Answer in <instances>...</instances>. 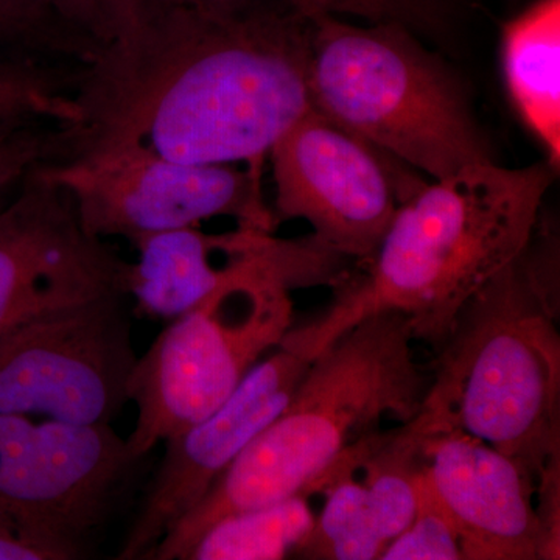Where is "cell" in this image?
<instances>
[{"label": "cell", "instance_id": "obj_1", "mask_svg": "<svg viewBox=\"0 0 560 560\" xmlns=\"http://www.w3.org/2000/svg\"><path fill=\"white\" fill-rule=\"evenodd\" d=\"M311 33L312 18L279 0H175L131 44L84 66L81 121L62 156L143 151L261 172L312 108Z\"/></svg>", "mask_w": 560, "mask_h": 560}, {"label": "cell", "instance_id": "obj_2", "mask_svg": "<svg viewBox=\"0 0 560 560\" xmlns=\"http://www.w3.org/2000/svg\"><path fill=\"white\" fill-rule=\"evenodd\" d=\"M555 179L550 164L469 165L423 183L400 202L364 270L335 287L319 318L291 327L280 348L313 360L360 320L396 312L438 350L467 301L528 246Z\"/></svg>", "mask_w": 560, "mask_h": 560}, {"label": "cell", "instance_id": "obj_3", "mask_svg": "<svg viewBox=\"0 0 560 560\" xmlns=\"http://www.w3.org/2000/svg\"><path fill=\"white\" fill-rule=\"evenodd\" d=\"M410 320L396 312L353 324L320 350L278 418L167 530L147 559L187 560L221 518L323 492L330 470L382 420L418 416L430 377L412 353Z\"/></svg>", "mask_w": 560, "mask_h": 560}, {"label": "cell", "instance_id": "obj_4", "mask_svg": "<svg viewBox=\"0 0 560 560\" xmlns=\"http://www.w3.org/2000/svg\"><path fill=\"white\" fill-rule=\"evenodd\" d=\"M559 245L540 223L525 249L460 308L436 350L420 436L463 431L537 482L560 453Z\"/></svg>", "mask_w": 560, "mask_h": 560}, {"label": "cell", "instance_id": "obj_5", "mask_svg": "<svg viewBox=\"0 0 560 560\" xmlns=\"http://www.w3.org/2000/svg\"><path fill=\"white\" fill-rule=\"evenodd\" d=\"M308 91L313 108L433 180L493 161L458 83L399 22L312 18Z\"/></svg>", "mask_w": 560, "mask_h": 560}, {"label": "cell", "instance_id": "obj_6", "mask_svg": "<svg viewBox=\"0 0 560 560\" xmlns=\"http://www.w3.org/2000/svg\"><path fill=\"white\" fill-rule=\"evenodd\" d=\"M290 293L275 280H242L168 320L128 378L138 412L127 438L132 458L215 411L279 348L293 327Z\"/></svg>", "mask_w": 560, "mask_h": 560}, {"label": "cell", "instance_id": "obj_7", "mask_svg": "<svg viewBox=\"0 0 560 560\" xmlns=\"http://www.w3.org/2000/svg\"><path fill=\"white\" fill-rule=\"evenodd\" d=\"M40 172L69 191L84 230L132 246L160 232L228 217L275 232L261 172L246 165L186 164L143 151H92L43 162Z\"/></svg>", "mask_w": 560, "mask_h": 560}, {"label": "cell", "instance_id": "obj_8", "mask_svg": "<svg viewBox=\"0 0 560 560\" xmlns=\"http://www.w3.org/2000/svg\"><path fill=\"white\" fill-rule=\"evenodd\" d=\"M127 294L36 316L0 337V412L110 423L135 366Z\"/></svg>", "mask_w": 560, "mask_h": 560}, {"label": "cell", "instance_id": "obj_9", "mask_svg": "<svg viewBox=\"0 0 560 560\" xmlns=\"http://www.w3.org/2000/svg\"><path fill=\"white\" fill-rule=\"evenodd\" d=\"M138 463L110 423L0 412V510L66 560L83 558Z\"/></svg>", "mask_w": 560, "mask_h": 560}, {"label": "cell", "instance_id": "obj_10", "mask_svg": "<svg viewBox=\"0 0 560 560\" xmlns=\"http://www.w3.org/2000/svg\"><path fill=\"white\" fill-rule=\"evenodd\" d=\"M276 223L304 220L346 259H370L401 201L423 180L400 161L312 108L268 153Z\"/></svg>", "mask_w": 560, "mask_h": 560}, {"label": "cell", "instance_id": "obj_11", "mask_svg": "<svg viewBox=\"0 0 560 560\" xmlns=\"http://www.w3.org/2000/svg\"><path fill=\"white\" fill-rule=\"evenodd\" d=\"M39 165L0 206V337L36 316L127 294L130 261L84 230L69 191Z\"/></svg>", "mask_w": 560, "mask_h": 560}, {"label": "cell", "instance_id": "obj_12", "mask_svg": "<svg viewBox=\"0 0 560 560\" xmlns=\"http://www.w3.org/2000/svg\"><path fill=\"white\" fill-rule=\"evenodd\" d=\"M127 296L139 318L172 320L231 283L270 279L285 289L334 285L342 259L313 235L279 238L275 232L209 234L198 226L160 232L136 243Z\"/></svg>", "mask_w": 560, "mask_h": 560}, {"label": "cell", "instance_id": "obj_13", "mask_svg": "<svg viewBox=\"0 0 560 560\" xmlns=\"http://www.w3.org/2000/svg\"><path fill=\"white\" fill-rule=\"evenodd\" d=\"M311 360L283 348L253 368L230 399L164 442L165 455L120 560H145L167 530L189 514L228 467L287 407Z\"/></svg>", "mask_w": 560, "mask_h": 560}, {"label": "cell", "instance_id": "obj_14", "mask_svg": "<svg viewBox=\"0 0 560 560\" xmlns=\"http://www.w3.org/2000/svg\"><path fill=\"white\" fill-rule=\"evenodd\" d=\"M420 475L464 560H539L536 481L517 460L463 431H442L420 436Z\"/></svg>", "mask_w": 560, "mask_h": 560}, {"label": "cell", "instance_id": "obj_15", "mask_svg": "<svg viewBox=\"0 0 560 560\" xmlns=\"http://www.w3.org/2000/svg\"><path fill=\"white\" fill-rule=\"evenodd\" d=\"M503 72L512 103L547 151L560 161V0H539L503 31Z\"/></svg>", "mask_w": 560, "mask_h": 560}, {"label": "cell", "instance_id": "obj_16", "mask_svg": "<svg viewBox=\"0 0 560 560\" xmlns=\"http://www.w3.org/2000/svg\"><path fill=\"white\" fill-rule=\"evenodd\" d=\"M308 495L221 518L200 537L187 560H279L296 556L315 526Z\"/></svg>", "mask_w": 560, "mask_h": 560}, {"label": "cell", "instance_id": "obj_17", "mask_svg": "<svg viewBox=\"0 0 560 560\" xmlns=\"http://www.w3.org/2000/svg\"><path fill=\"white\" fill-rule=\"evenodd\" d=\"M83 66L0 65V138L27 128L77 127Z\"/></svg>", "mask_w": 560, "mask_h": 560}, {"label": "cell", "instance_id": "obj_18", "mask_svg": "<svg viewBox=\"0 0 560 560\" xmlns=\"http://www.w3.org/2000/svg\"><path fill=\"white\" fill-rule=\"evenodd\" d=\"M95 58L138 38L175 0H31Z\"/></svg>", "mask_w": 560, "mask_h": 560}, {"label": "cell", "instance_id": "obj_19", "mask_svg": "<svg viewBox=\"0 0 560 560\" xmlns=\"http://www.w3.org/2000/svg\"><path fill=\"white\" fill-rule=\"evenodd\" d=\"M91 54L31 0H0V65L84 66Z\"/></svg>", "mask_w": 560, "mask_h": 560}, {"label": "cell", "instance_id": "obj_20", "mask_svg": "<svg viewBox=\"0 0 560 560\" xmlns=\"http://www.w3.org/2000/svg\"><path fill=\"white\" fill-rule=\"evenodd\" d=\"M381 560H464L458 534L420 474L418 512Z\"/></svg>", "mask_w": 560, "mask_h": 560}, {"label": "cell", "instance_id": "obj_21", "mask_svg": "<svg viewBox=\"0 0 560 560\" xmlns=\"http://www.w3.org/2000/svg\"><path fill=\"white\" fill-rule=\"evenodd\" d=\"M305 16L359 18L370 24L399 22L411 31H430L442 16V0H279Z\"/></svg>", "mask_w": 560, "mask_h": 560}, {"label": "cell", "instance_id": "obj_22", "mask_svg": "<svg viewBox=\"0 0 560 560\" xmlns=\"http://www.w3.org/2000/svg\"><path fill=\"white\" fill-rule=\"evenodd\" d=\"M69 127L27 128L0 138V198L16 189L22 179L43 162L65 153Z\"/></svg>", "mask_w": 560, "mask_h": 560}, {"label": "cell", "instance_id": "obj_23", "mask_svg": "<svg viewBox=\"0 0 560 560\" xmlns=\"http://www.w3.org/2000/svg\"><path fill=\"white\" fill-rule=\"evenodd\" d=\"M539 560L560 558V453L545 464L536 482Z\"/></svg>", "mask_w": 560, "mask_h": 560}, {"label": "cell", "instance_id": "obj_24", "mask_svg": "<svg viewBox=\"0 0 560 560\" xmlns=\"http://www.w3.org/2000/svg\"><path fill=\"white\" fill-rule=\"evenodd\" d=\"M0 560H66V556L0 510Z\"/></svg>", "mask_w": 560, "mask_h": 560}]
</instances>
